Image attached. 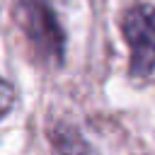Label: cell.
Wrapping results in <instances>:
<instances>
[{"instance_id": "obj_1", "label": "cell", "mask_w": 155, "mask_h": 155, "mask_svg": "<svg viewBox=\"0 0 155 155\" xmlns=\"http://www.w3.org/2000/svg\"><path fill=\"white\" fill-rule=\"evenodd\" d=\"M15 24L19 27L31 56L41 65H61L65 56V31L51 0H17Z\"/></svg>"}, {"instance_id": "obj_2", "label": "cell", "mask_w": 155, "mask_h": 155, "mask_svg": "<svg viewBox=\"0 0 155 155\" xmlns=\"http://www.w3.org/2000/svg\"><path fill=\"white\" fill-rule=\"evenodd\" d=\"M121 34L128 44V75L145 80L155 73V7L148 2L131 5L121 17Z\"/></svg>"}, {"instance_id": "obj_3", "label": "cell", "mask_w": 155, "mask_h": 155, "mask_svg": "<svg viewBox=\"0 0 155 155\" xmlns=\"http://www.w3.org/2000/svg\"><path fill=\"white\" fill-rule=\"evenodd\" d=\"M48 140L53 155H87V143L82 133L68 121H56L48 131Z\"/></svg>"}, {"instance_id": "obj_4", "label": "cell", "mask_w": 155, "mask_h": 155, "mask_svg": "<svg viewBox=\"0 0 155 155\" xmlns=\"http://www.w3.org/2000/svg\"><path fill=\"white\" fill-rule=\"evenodd\" d=\"M15 99H17V94H15V87L0 75V119L15 107Z\"/></svg>"}]
</instances>
